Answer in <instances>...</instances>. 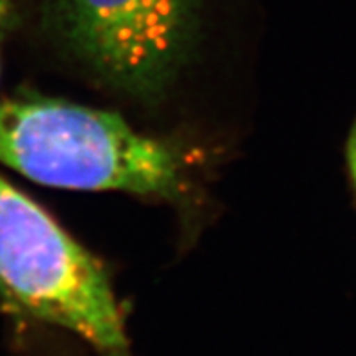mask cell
I'll return each mask as SVG.
<instances>
[{"label": "cell", "instance_id": "obj_3", "mask_svg": "<svg viewBox=\"0 0 356 356\" xmlns=\"http://www.w3.org/2000/svg\"><path fill=\"white\" fill-rule=\"evenodd\" d=\"M199 0H49L74 58L118 90L154 98L174 80L195 33Z\"/></svg>", "mask_w": 356, "mask_h": 356}, {"label": "cell", "instance_id": "obj_1", "mask_svg": "<svg viewBox=\"0 0 356 356\" xmlns=\"http://www.w3.org/2000/svg\"><path fill=\"white\" fill-rule=\"evenodd\" d=\"M181 161L116 114L60 99H0V163L40 185L174 195Z\"/></svg>", "mask_w": 356, "mask_h": 356}, {"label": "cell", "instance_id": "obj_2", "mask_svg": "<svg viewBox=\"0 0 356 356\" xmlns=\"http://www.w3.org/2000/svg\"><path fill=\"white\" fill-rule=\"evenodd\" d=\"M0 295L18 312L72 331L104 356H131L104 268L2 176Z\"/></svg>", "mask_w": 356, "mask_h": 356}, {"label": "cell", "instance_id": "obj_4", "mask_svg": "<svg viewBox=\"0 0 356 356\" xmlns=\"http://www.w3.org/2000/svg\"><path fill=\"white\" fill-rule=\"evenodd\" d=\"M11 22V0H0V71H2V47Z\"/></svg>", "mask_w": 356, "mask_h": 356}, {"label": "cell", "instance_id": "obj_5", "mask_svg": "<svg viewBox=\"0 0 356 356\" xmlns=\"http://www.w3.org/2000/svg\"><path fill=\"white\" fill-rule=\"evenodd\" d=\"M346 158H348V167L349 174H351V179L355 183L356 188V120L353 123L351 131L348 136V143H346Z\"/></svg>", "mask_w": 356, "mask_h": 356}]
</instances>
